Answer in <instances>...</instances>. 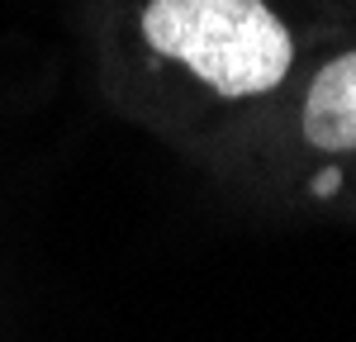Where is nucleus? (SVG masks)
Segmentation results:
<instances>
[{
	"mask_svg": "<svg viewBox=\"0 0 356 342\" xmlns=\"http://www.w3.org/2000/svg\"><path fill=\"white\" fill-rule=\"evenodd\" d=\"M143 38L228 100L275 90L295 62V38L266 0H147Z\"/></svg>",
	"mask_w": 356,
	"mask_h": 342,
	"instance_id": "nucleus-1",
	"label": "nucleus"
},
{
	"mask_svg": "<svg viewBox=\"0 0 356 342\" xmlns=\"http://www.w3.org/2000/svg\"><path fill=\"white\" fill-rule=\"evenodd\" d=\"M304 142L318 152H356V53L332 57L304 95Z\"/></svg>",
	"mask_w": 356,
	"mask_h": 342,
	"instance_id": "nucleus-2",
	"label": "nucleus"
}]
</instances>
